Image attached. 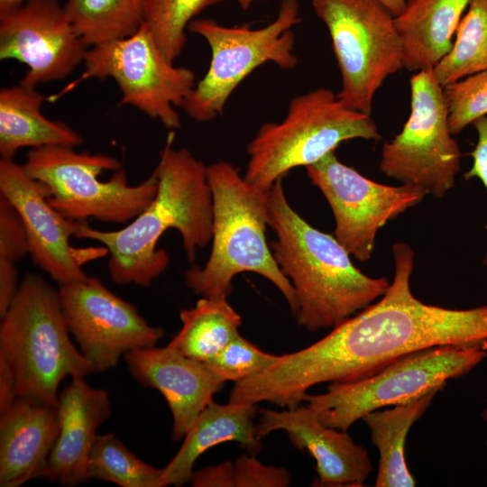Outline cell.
Here are the masks:
<instances>
[{"label":"cell","mask_w":487,"mask_h":487,"mask_svg":"<svg viewBox=\"0 0 487 487\" xmlns=\"http://www.w3.org/2000/svg\"><path fill=\"white\" fill-rule=\"evenodd\" d=\"M59 430L57 406L17 397L0 412V486L41 478Z\"/></svg>","instance_id":"20"},{"label":"cell","mask_w":487,"mask_h":487,"mask_svg":"<svg viewBox=\"0 0 487 487\" xmlns=\"http://www.w3.org/2000/svg\"><path fill=\"white\" fill-rule=\"evenodd\" d=\"M0 355L10 365L17 396L57 406L68 376L95 372L69 337L59 291L37 274H27L1 317Z\"/></svg>","instance_id":"5"},{"label":"cell","mask_w":487,"mask_h":487,"mask_svg":"<svg viewBox=\"0 0 487 487\" xmlns=\"http://www.w3.org/2000/svg\"><path fill=\"white\" fill-rule=\"evenodd\" d=\"M306 170L331 207L335 223L334 236L360 262L372 257L377 233L385 224L427 196L424 189L411 184L375 182L341 162L335 152Z\"/></svg>","instance_id":"13"},{"label":"cell","mask_w":487,"mask_h":487,"mask_svg":"<svg viewBox=\"0 0 487 487\" xmlns=\"http://www.w3.org/2000/svg\"><path fill=\"white\" fill-rule=\"evenodd\" d=\"M147 0H66L64 7L87 47L128 37L145 21Z\"/></svg>","instance_id":"26"},{"label":"cell","mask_w":487,"mask_h":487,"mask_svg":"<svg viewBox=\"0 0 487 487\" xmlns=\"http://www.w3.org/2000/svg\"><path fill=\"white\" fill-rule=\"evenodd\" d=\"M300 22L299 0H281L275 19L265 26H225L196 18L188 30L202 37L211 51L208 69L182 105L194 121L205 123L223 115L232 93L257 68L272 62L291 69L299 62L292 31Z\"/></svg>","instance_id":"9"},{"label":"cell","mask_w":487,"mask_h":487,"mask_svg":"<svg viewBox=\"0 0 487 487\" xmlns=\"http://www.w3.org/2000/svg\"><path fill=\"white\" fill-rule=\"evenodd\" d=\"M87 48L58 0H26L0 14V60L27 66L24 86L65 78L84 62Z\"/></svg>","instance_id":"15"},{"label":"cell","mask_w":487,"mask_h":487,"mask_svg":"<svg viewBox=\"0 0 487 487\" xmlns=\"http://www.w3.org/2000/svg\"><path fill=\"white\" fill-rule=\"evenodd\" d=\"M17 397L14 372L5 357L0 355V412L9 407Z\"/></svg>","instance_id":"36"},{"label":"cell","mask_w":487,"mask_h":487,"mask_svg":"<svg viewBox=\"0 0 487 487\" xmlns=\"http://www.w3.org/2000/svg\"><path fill=\"white\" fill-rule=\"evenodd\" d=\"M46 96L21 83L0 90V156L13 160L22 148L51 145L77 147L82 136L67 124L45 117Z\"/></svg>","instance_id":"23"},{"label":"cell","mask_w":487,"mask_h":487,"mask_svg":"<svg viewBox=\"0 0 487 487\" xmlns=\"http://www.w3.org/2000/svg\"><path fill=\"white\" fill-rule=\"evenodd\" d=\"M226 0H147L145 23L170 62L182 53L189 23L206 8Z\"/></svg>","instance_id":"29"},{"label":"cell","mask_w":487,"mask_h":487,"mask_svg":"<svg viewBox=\"0 0 487 487\" xmlns=\"http://www.w3.org/2000/svg\"><path fill=\"white\" fill-rule=\"evenodd\" d=\"M29 254L23 222L9 200L0 194V308L5 310L20 284L15 263Z\"/></svg>","instance_id":"30"},{"label":"cell","mask_w":487,"mask_h":487,"mask_svg":"<svg viewBox=\"0 0 487 487\" xmlns=\"http://www.w3.org/2000/svg\"><path fill=\"white\" fill-rule=\"evenodd\" d=\"M472 124L477 132V142L471 152L473 166L464 173V179L477 178L487 189V115L476 119ZM482 263L487 268V251Z\"/></svg>","instance_id":"34"},{"label":"cell","mask_w":487,"mask_h":487,"mask_svg":"<svg viewBox=\"0 0 487 487\" xmlns=\"http://www.w3.org/2000/svg\"><path fill=\"white\" fill-rule=\"evenodd\" d=\"M487 357V340L431 346L406 354L361 380L329 383L327 391L304 401L329 427L347 431L367 413L395 406L460 378Z\"/></svg>","instance_id":"8"},{"label":"cell","mask_w":487,"mask_h":487,"mask_svg":"<svg viewBox=\"0 0 487 487\" xmlns=\"http://www.w3.org/2000/svg\"><path fill=\"white\" fill-rule=\"evenodd\" d=\"M487 69V0H472L455 32L451 51L433 69L444 87Z\"/></svg>","instance_id":"27"},{"label":"cell","mask_w":487,"mask_h":487,"mask_svg":"<svg viewBox=\"0 0 487 487\" xmlns=\"http://www.w3.org/2000/svg\"><path fill=\"white\" fill-rule=\"evenodd\" d=\"M23 166L47 186L49 204L76 221L93 217L103 223H129L151 204L158 190L153 172L133 186L115 157L77 152L69 146L31 149Z\"/></svg>","instance_id":"7"},{"label":"cell","mask_w":487,"mask_h":487,"mask_svg":"<svg viewBox=\"0 0 487 487\" xmlns=\"http://www.w3.org/2000/svg\"><path fill=\"white\" fill-rule=\"evenodd\" d=\"M270 246L298 301L297 323L310 332L334 328L383 296L391 282L356 268L336 240L309 225L289 205L282 179L268 196Z\"/></svg>","instance_id":"3"},{"label":"cell","mask_w":487,"mask_h":487,"mask_svg":"<svg viewBox=\"0 0 487 487\" xmlns=\"http://www.w3.org/2000/svg\"><path fill=\"white\" fill-rule=\"evenodd\" d=\"M135 381L159 391L173 418L171 437L184 438L224 383L203 362L189 358L169 345L132 351L124 355Z\"/></svg>","instance_id":"18"},{"label":"cell","mask_w":487,"mask_h":487,"mask_svg":"<svg viewBox=\"0 0 487 487\" xmlns=\"http://www.w3.org/2000/svg\"><path fill=\"white\" fill-rule=\"evenodd\" d=\"M410 94L409 116L401 132L383 143L379 168L389 178L441 198L454 188L461 168L444 87L433 69L421 70L411 77Z\"/></svg>","instance_id":"12"},{"label":"cell","mask_w":487,"mask_h":487,"mask_svg":"<svg viewBox=\"0 0 487 487\" xmlns=\"http://www.w3.org/2000/svg\"><path fill=\"white\" fill-rule=\"evenodd\" d=\"M439 391H433L391 409L372 410L363 417L379 452L376 487H413L416 481L405 457V443L412 425L419 419Z\"/></svg>","instance_id":"24"},{"label":"cell","mask_w":487,"mask_h":487,"mask_svg":"<svg viewBox=\"0 0 487 487\" xmlns=\"http://www.w3.org/2000/svg\"><path fill=\"white\" fill-rule=\"evenodd\" d=\"M392 253L393 280L376 303L316 343L279 355L274 363L241 381L240 398L294 409L317 384L361 380L423 348L487 340V305L455 309L422 302L410 289L413 249L407 243H395Z\"/></svg>","instance_id":"1"},{"label":"cell","mask_w":487,"mask_h":487,"mask_svg":"<svg viewBox=\"0 0 487 487\" xmlns=\"http://www.w3.org/2000/svg\"><path fill=\"white\" fill-rule=\"evenodd\" d=\"M235 487H286L289 473L282 467L265 465L253 455H241L234 463Z\"/></svg>","instance_id":"33"},{"label":"cell","mask_w":487,"mask_h":487,"mask_svg":"<svg viewBox=\"0 0 487 487\" xmlns=\"http://www.w3.org/2000/svg\"><path fill=\"white\" fill-rule=\"evenodd\" d=\"M381 138L371 115L347 107L331 89L318 87L293 97L281 121L258 129L247 145L244 178L268 192L291 170L317 162L343 142Z\"/></svg>","instance_id":"6"},{"label":"cell","mask_w":487,"mask_h":487,"mask_svg":"<svg viewBox=\"0 0 487 487\" xmlns=\"http://www.w3.org/2000/svg\"><path fill=\"white\" fill-rule=\"evenodd\" d=\"M394 16L400 14L405 5L407 0H378Z\"/></svg>","instance_id":"37"},{"label":"cell","mask_w":487,"mask_h":487,"mask_svg":"<svg viewBox=\"0 0 487 487\" xmlns=\"http://www.w3.org/2000/svg\"><path fill=\"white\" fill-rule=\"evenodd\" d=\"M174 133L166 143L153 173L158 190L151 204L125 227L102 231L83 220L77 238L103 244L110 253L107 267L112 280L120 285L150 287L169 266L165 250L157 248L169 229L179 231L188 262L198 249L212 240L213 198L207 165L186 148L175 149Z\"/></svg>","instance_id":"2"},{"label":"cell","mask_w":487,"mask_h":487,"mask_svg":"<svg viewBox=\"0 0 487 487\" xmlns=\"http://www.w3.org/2000/svg\"><path fill=\"white\" fill-rule=\"evenodd\" d=\"M188 482L193 487H235L234 464L225 461L192 472Z\"/></svg>","instance_id":"35"},{"label":"cell","mask_w":487,"mask_h":487,"mask_svg":"<svg viewBox=\"0 0 487 487\" xmlns=\"http://www.w3.org/2000/svg\"><path fill=\"white\" fill-rule=\"evenodd\" d=\"M326 26L340 69L337 96L347 107L371 115L378 89L403 69L394 15L378 0H312Z\"/></svg>","instance_id":"10"},{"label":"cell","mask_w":487,"mask_h":487,"mask_svg":"<svg viewBox=\"0 0 487 487\" xmlns=\"http://www.w3.org/2000/svg\"><path fill=\"white\" fill-rule=\"evenodd\" d=\"M57 409L59 435L41 478L72 487L89 480L90 452L98 427L111 416V401L106 390L78 376L63 388Z\"/></svg>","instance_id":"19"},{"label":"cell","mask_w":487,"mask_h":487,"mask_svg":"<svg viewBox=\"0 0 487 487\" xmlns=\"http://www.w3.org/2000/svg\"><path fill=\"white\" fill-rule=\"evenodd\" d=\"M275 430H284L295 447L315 459L317 486L362 487L372 471L367 450L346 431L325 426L308 405L282 411L262 409L258 438Z\"/></svg>","instance_id":"17"},{"label":"cell","mask_w":487,"mask_h":487,"mask_svg":"<svg viewBox=\"0 0 487 487\" xmlns=\"http://www.w3.org/2000/svg\"><path fill=\"white\" fill-rule=\"evenodd\" d=\"M448 127L453 135L487 115V69L444 87Z\"/></svg>","instance_id":"31"},{"label":"cell","mask_w":487,"mask_h":487,"mask_svg":"<svg viewBox=\"0 0 487 487\" xmlns=\"http://www.w3.org/2000/svg\"><path fill=\"white\" fill-rule=\"evenodd\" d=\"M482 419L487 425V406L482 409L481 413ZM486 447H487V437H486Z\"/></svg>","instance_id":"40"},{"label":"cell","mask_w":487,"mask_h":487,"mask_svg":"<svg viewBox=\"0 0 487 487\" xmlns=\"http://www.w3.org/2000/svg\"><path fill=\"white\" fill-rule=\"evenodd\" d=\"M256 0H236L243 10H247Z\"/></svg>","instance_id":"39"},{"label":"cell","mask_w":487,"mask_h":487,"mask_svg":"<svg viewBox=\"0 0 487 487\" xmlns=\"http://www.w3.org/2000/svg\"><path fill=\"white\" fill-rule=\"evenodd\" d=\"M472 0H407L394 17L403 69H433L451 51L464 10Z\"/></svg>","instance_id":"22"},{"label":"cell","mask_w":487,"mask_h":487,"mask_svg":"<svg viewBox=\"0 0 487 487\" xmlns=\"http://www.w3.org/2000/svg\"><path fill=\"white\" fill-rule=\"evenodd\" d=\"M278 356L260 350L239 334L205 363L219 381L237 383L266 369Z\"/></svg>","instance_id":"32"},{"label":"cell","mask_w":487,"mask_h":487,"mask_svg":"<svg viewBox=\"0 0 487 487\" xmlns=\"http://www.w3.org/2000/svg\"><path fill=\"white\" fill-rule=\"evenodd\" d=\"M256 412V404L211 401L185 435L179 450L162 468V486H181L188 482L197 459L221 443L235 441L251 455L259 452L262 444L253 422Z\"/></svg>","instance_id":"21"},{"label":"cell","mask_w":487,"mask_h":487,"mask_svg":"<svg viewBox=\"0 0 487 487\" xmlns=\"http://www.w3.org/2000/svg\"><path fill=\"white\" fill-rule=\"evenodd\" d=\"M179 317L182 326L168 345L203 363L238 335L242 324L227 298L201 297L193 308L182 309Z\"/></svg>","instance_id":"25"},{"label":"cell","mask_w":487,"mask_h":487,"mask_svg":"<svg viewBox=\"0 0 487 487\" xmlns=\"http://www.w3.org/2000/svg\"><path fill=\"white\" fill-rule=\"evenodd\" d=\"M26 0H0V14H4L10 10L22 5Z\"/></svg>","instance_id":"38"},{"label":"cell","mask_w":487,"mask_h":487,"mask_svg":"<svg viewBox=\"0 0 487 487\" xmlns=\"http://www.w3.org/2000/svg\"><path fill=\"white\" fill-rule=\"evenodd\" d=\"M58 291L69 332L95 372L115 368L132 351L155 346L164 335L96 277L60 284Z\"/></svg>","instance_id":"14"},{"label":"cell","mask_w":487,"mask_h":487,"mask_svg":"<svg viewBox=\"0 0 487 487\" xmlns=\"http://www.w3.org/2000/svg\"><path fill=\"white\" fill-rule=\"evenodd\" d=\"M0 194L23 222L32 261L59 284L86 279L82 265L107 253L106 248L71 246L69 239L76 237L83 220L67 218L55 210L48 202L47 186L14 160H0Z\"/></svg>","instance_id":"16"},{"label":"cell","mask_w":487,"mask_h":487,"mask_svg":"<svg viewBox=\"0 0 487 487\" xmlns=\"http://www.w3.org/2000/svg\"><path fill=\"white\" fill-rule=\"evenodd\" d=\"M83 63L85 71L63 92L86 79L111 78L121 90L120 105L137 108L170 131L180 127L177 108L194 88L196 75L165 59L145 22L128 37L90 47Z\"/></svg>","instance_id":"11"},{"label":"cell","mask_w":487,"mask_h":487,"mask_svg":"<svg viewBox=\"0 0 487 487\" xmlns=\"http://www.w3.org/2000/svg\"><path fill=\"white\" fill-rule=\"evenodd\" d=\"M207 171L213 198L212 247L203 267L192 265L185 271L187 286L201 297L227 298L236 275L253 272L275 285L295 316V289L266 240L269 191L253 187L225 161L207 165Z\"/></svg>","instance_id":"4"},{"label":"cell","mask_w":487,"mask_h":487,"mask_svg":"<svg viewBox=\"0 0 487 487\" xmlns=\"http://www.w3.org/2000/svg\"><path fill=\"white\" fill-rule=\"evenodd\" d=\"M87 473L89 479L121 487H163L162 469L137 457L113 433L97 435L90 452Z\"/></svg>","instance_id":"28"}]
</instances>
